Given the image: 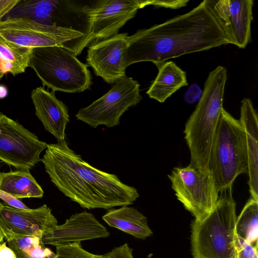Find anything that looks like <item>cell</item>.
Here are the masks:
<instances>
[{"label": "cell", "mask_w": 258, "mask_h": 258, "mask_svg": "<svg viewBox=\"0 0 258 258\" xmlns=\"http://www.w3.org/2000/svg\"><path fill=\"white\" fill-rule=\"evenodd\" d=\"M228 44L211 1L205 0L185 14L128 36L124 67L142 61L156 65Z\"/></svg>", "instance_id": "obj_1"}, {"label": "cell", "mask_w": 258, "mask_h": 258, "mask_svg": "<svg viewBox=\"0 0 258 258\" xmlns=\"http://www.w3.org/2000/svg\"><path fill=\"white\" fill-rule=\"evenodd\" d=\"M41 162L56 187L83 208L109 210L133 204L139 197L136 188L122 182L116 175L83 160L66 140L48 144Z\"/></svg>", "instance_id": "obj_2"}, {"label": "cell", "mask_w": 258, "mask_h": 258, "mask_svg": "<svg viewBox=\"0 0 258 258\" xmlns=\"http://www.w3.org/2000/svg\"><path fill=\"white\" fill-rule=\"evenodd\" d=\"M226 69L211 71L198 103L185 124L184 139L189 150V164L208 171L213 142L223 107Z\"/></svg>", "instance_id": "obj_3"}, {"label": "cell", "mask_w": 258, "mask_h": 258, "mask_svg": "<svg viewBox=\"0 0 258 258\" xmlns=\"http://www.w3.org/2000/svg\"><path fill=\"white\" fill-rule=\"evenodd\" d=\"M209 214L191 224V248L194 258H236V203L232 188L219 192Z\"/></svg>", "instance_id": "obj_4"}, {"label": "cell", "mask_w": 258, "mask_h": 258, "mask_svg": "<svg viewBox=\"0 0 258 258\" xmlns=\"http://www.w3.org/2000/svg\"><path fill=\"white\" fill-rule=\"evenodd\" d=\"M208 169L219 192L232 188L236 177L248 173L246 137L239 119L224 108L214 136Z\"/></svg>", "instance_id": "obj_5"}, {"label": "cell", "mask_w": 258, "mask_h": 258, "mask_svg": "<svg viewBox=\"0 0 258 258\" xmlns=\"http://www.w3.org/2000/svg\"><path fill=\"white\" fill-rule=\"evenodd\" d=\"M28 67L43 86L66 93H80L92 84L88 65L80 61L70 50L52 46L31 49Z\"/></svg>", "instance_id": "obj_6"}, {"label": "cell", "mask_w": 258, "mask_h": 258, "mask_svg": "<svg viewBox=\"0 0 258 258\" xmlns=\"http://www.w3.org/2000/svg\"><path fill=\"white\" fill-rule=\"evenodd\" d=\"M0 35L7 41L28 49L58 46L76 56L91 43L77 31L39 23L27 18H6L0 21Z\"/></svg>", "instance_id": "obj_7"}, {"label": "cell", "mask_w": 258, "mask_h": 258, "mask_svg": "<svg viewBox=\"0 0 258 258\" xmlns=\"http://www.w3.org/2000/svg\"><path fill=\"white\" fill-rule=\"evenodd\" d=\"M177 199L198 222L209 214L219 198V191L211 172L190 164L173 168L168 175Z\"/></svg>", "instance_id": "obj_8"}, {"label": "cell", "mask_w": 258, "mask_h": 258, "mask_svg": "<svg viewBox=\"0 0 258 258\" xmlns=\"http://www.w3.org/2000/svg\"><path fill=\"white\" fill-rule=\"evenodd\" d=\"M114 84L103 96L81 108L75 115L76 118L94 128L100 125L111 127L119 124L123 113L139 103L142 97L139 84L131 78L124 76Z\"/></svg>", "instance_id": "obj_9"}, {"label": "cell", "mask_w": 258, "mask_h": 258, "mask_svg": "<svg viewBox=\"0 0 258 258\" xmlns=\"http://www.w3.org/2000/svg\"><path fill=\"white\" fill-rule=\"evenodd\" d=\"M48 144L15 121L0 112V160L17 170H29L41 159Z\"/></svg>", "instance_id": "obj_10"}, {"label": "cell", "mask_w": 258, "mask_h": 258, "mask_svg": "<svg viewBox=\"0 0 258 258\" xmlns=\"http://www.w3.org/2000/svg\"><path fill=\"white\" fill-rule=\"evenodd\" d=\"M128 34L119 33L93 42L87 51L86 62L94 74L108 84H114L125 76L124 53Z\"/></svg>", "instance_id": "obj_11"}, {"label": "cell", "mask_w": 258, "mask_h": 258, "mask_svg": "<svg viewBox=\"0 0 258 258\" xmlns=\"http://www.w3.org/2000/svg\"><path fill=\"white\" fill-rule=\"evenodd\" d=\"M229 44L244 48L251 37L252 0H210Z\"/></svg>", "instance_id": "obj_12"}, {"label": "cell", "mask_w": 258, "mask_h": 258, "mask_svg": "<svg viewBox=\"0 0 258 258\" xmlns=\"http://www.w3.org/2000/svg\"><path fill=\"white\" fill-rule=\"evenodd\" d=\"M107 229L92 213L84 211L72 215L64 223L57 225L41 237L42 243L56 247L82 241L106 238Z\"/></svg>", "instance_id": "obj_13"}, {"label": "cell", "mask_w": 258, "mask_h": 258, "mask_svg": "<svg viewBox=\"0 0 258 258\" xmlns=\"http://www.w3.org/2000/svg\"><path fill=\"white\" fill-rule=\"evenodd\" d=\"M0 224L15 234L41 238L46 232L58 225L56 218L46 204L28 210L4 205L0 211Z\"/></svg>", "instance_id": "obj_14"}, {"label": "cell", "mask_w": 258, "mask_h": 258, "mask_svg": "<svg viewBox=\"0 0 258 258\" xmlns=\"http://www.w3.org/2000/svg\"><path fill=\"white\" fill-rule=\"evenodd\" d=\"M148 6V0H107L96 14L92 26L91 42L116 35L119 29Z\"/></svg>", "instance_id": "obj_15"}, {"label": "cell", "mask_w": 258, "mask_h": 258, "mask_svg": "<svg viewBox=\"0 0 258 258\" xmlns=\"http://www.w3.org/2000/svg\"><path fill=\"white\" fill-rule=\"evenodd\" d=\"M31 98L35 114L45 130L53 135L57 142L66 140L65 130L70 121L68 108L55 96V92H49L44 87L33 89Z\"/></svg>", "instance_id": "obj_16"}, {"label": "cell", "mask_w": 258, "mask_h": 258, "mask_svg": "<svg viewBox=\"0 0 258 258\" xmlns=\"http://www.w3.org/2000/svg\"><path fill=\"white\" fill-rule=\"evenodd\" d=\"M239 120L246 137L250 197L258 201V117L249 98H244L241 102Z\"/></svg>", "instance_id": "obj_17"}, {"label": "cell", "mask_w": 258, "mask_h": 258, "mask_svg": "<svg viewBox=\"0 0 258 258\" xmlns=\"http://www.w3.org/2000/svg\"><path fill=\"white\" fill-rule=\"evenodd\" d=\"M156 66L158 73L147 94L150 98L163 103L180 88L187 85L186 73L172 61Z\"/></svg>", "instance_id": "obj_18"}, {"label": "cell", "mask_w": 258, "mask_h": 258, "mask_svg": "<svg viewBox=\"0 0 258 258\" xmlns=\"http://www.w3.org/2000/svg\"><path fill=\"white\" fill-rule=\"evenodd\" d=\"M102 218L109 226L137 238L145 239L153 234L146 217L133 207L123 206L119 209H111Z\"/></svg>", "instance_id": "obj_19"}, {"label": "cell", "mask_w": 258, "mask_h": 258, "mask_svg": "<svg viewBox=\"0 0 258 258\" xmlns=\"http://www.w3.org/2000/svg\"><path fill=\"white\" fill-rule=\"evenodd\" d=\"M0 190L15 198H41L44 191L29 170H17L0 172Z\"/></svg>", "instance_id": "obj_20"}, {"label": "cell", "mask_w": 258, "mask_h": 258, "mask_svg": "<svg viewBox=\"0 0 258 258\" xmlns=\"http://www.w3.org/2000/svg\"><path fill=\"white\" fill-rule=\"evenodd\" d=\"M3 230L8 246L17 258H52L55 255L50 248L44 246L39 237L17 234L4 228Z\"/></svg>", "instance_id": "obj_21"}, {"label": "cell", "mask_w": 258, "mask_h": 258, "mask_svg": "<svg viewBox=\"0 0 258 258\" xmlns=\"http://www.w3.org/2000/svg\"><path fill=\"white\" fill-rule=\"evenodd\" d=\"M235 232L237 246L244 244L255 245L258 238V201L251 198L236 217Z\"/></svg>", "instance_id": "obj_22"}, {"label": "cell", "mask_w": 258, "mask_h": 258, "mask_svg": "<svg viewBox=\"0 0 258 258\" xmlns=\"http://www.w3.org/2000/svg\"><path fill=\"white\" fill-rule=\"evenodd\" d=\"M31 51L7 41L0 35V71L13 76L25 72Z\"/></svg>", "instance_id": "obj_23"}, {"label": "cell", "mask_w": 258, "mask_h": 258, "mask_svg": "<svg viewBox=\"0 0 258 258\" xmlns=\"http://www.w3.org/2000/svg\"><path fill=\"white\" fill-rule=\"evenodd\" d=\"M52 258H103V255L90 253L83 248L80 242H75L56 247Z\"/></svg>", "instance_id": "obj_24"}, {"label": "cell", "mask_w": 258, "mask_h": 258, "mask_svg": "<svg viewBox=\"0 0 258 258\" xmlns=\"http://www.w3.org/2000/svg\"><path fill=\"white\" fill-rule=\"evenodd\" d=\"M103 258H134L133 249L125 243L103 255Z\"/></svg>", "instance_id": "obj_25"}, {"label": "cell", "mask_w": 258, "mask_h": 258, "mask_svg": "<svg viewBox=\"0 0 258 258\" xmlns=\"http://www.w3.org/2000/svg\"><path fill=\"white\" fill-rule=\"evenodd\" d=\"M203 90L196 83L192 84L185 91L183 99L188 104H192L199 102L200 100Z\"/></svg>", "instance_id": "obj_26"}, {"label": "cell", "mask_w": 258, "mask_h": 258, "mask_svg": "<svg viewBox=\"0 0 258 258\" xmlns=\"http://www.w3.org/2000/svg\"><path fill=\"white\" fill-rule=\"evenodd\" d=\"M188 2V0H148V4L158 7L177 9L185 7Z\"/></svg>", "instance_id": "obj_27"}, {"label": "cell", "mask_w": 258, "mask_h": 258, "mask_svg": "<svg viewBox=\"0 0 258 258\" xmlns=\"http://www.w3.org/2000/svg\"><path fill=\"white\" fill-rule=\"evenodd\" d=\"M257 254V243L244 244L237 247L236 258H258Z\"/></svg>", "instance_id": "obj_28"}, {"label": "cell", "mask_w": 258, "mask_h": 258, "mask_svg": "<svg viewBox=\"0 0 258 258\" xmlns=\"http://www.w3.org/2000/svg\"><path fill=\"white\" fill-rule=\"evenodd\" d=\"M0 199L11 207L24 210L30 209L19 199L1 190H0Z\"/></svg>", "instance_id": "obj_29"}, {"label": "cell", "mask_w": 258, "mask_h": 258, "mask_svg": "<svg viewBox=\"0 0 258 258\" xmlns=\"http://www.w3.org/2000/svg\"><path fill=\"white\" fill-rule=\"evenodd\" d=\"M20 0H0V21L7 15Z\"/></svg>", "instance_id": "obj_30"}, {"label": "cell", "mask_w": 258, "mask_h": 258, "mask_svg": "<svg viewBox=\"0 0 258 258\" xmlns=\"http://www.w3.org/2000/svg\"><path fill=\"white\" fill-rule=\"evenodd\" d=\"M0 258H17L13 251L3 242L0 245Z\"/></svg>", "instance_id": "obj_31"}, {"label": "cell", "mask_w": 258, "mask_h": 258, "mask_svg": "<svg viewBox=\"0 0 258 258\" xmlns=\"http://www.w3.org/2000/svg\"><path fill=\"white\" fill-rule=\"evenodd\" d=\"M8 94V90L7 88L3 85H0V99L5 98Z\"/></svg>", "instance_id": "obj_32"}, {"label": "cell", "mask_w": 258, "mask_h": 258, "mask_svg": "<svg viewBox=\"0 0 258 258\" xmlns=\"http://www.w3.org/2000/svg\"><path fill=\"white\" fill-rule=\"evenodd\" d=\"M5 234L3 230V228L0 224V245L4 242L5 239Z\"/></svg>", "instance_id": "obj_33"}, {"label": "cell", "mask_w": 258, "mask_h": 258, "mask_svg": "<svg viewBox=\"0 0 258 258\" xmlns=\"http://www.w3.org/2000/svg\"><path fill=\"white\" fill-rule=\"evenodd\" d=\"M44 10H45V0H44V10H43V13L42 19H41V24H42V21L43 15H44Z\"/></svg>", "instance_id": "obj_34"}, {"label": "cell", "mask_w": 258, "mask_h": 258, "mask_svg": "<svg viewBox=\"0 0 258 258\" xmlns=\"http://www.w3.org/2000/svg\"><path fill=\"white\" fill-rule=\"evenodd\" d=\"M4 75L5 74L0 71V80L3 78Z\"/></svg>", "instance_id": "obj_35"}, {"label": "cell", "mask_w": 258, "mask_h": 258, "mask_svg": "<svg viewBox=\"0 0 258 258\" xmlns=\"http://www.w3.org/2000/svg\"><path fill=\"white\" fill-rule=\"evenodd\" d=\"M3 206H4V204H3L2 203H1L0 202V211L2 210V208L3 207Z\"/></svg>", "instance_id": "obj_36"}]
</instances>
